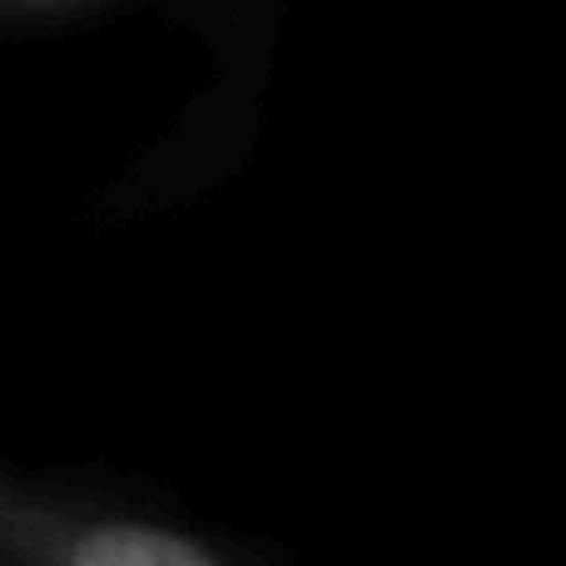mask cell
Wrapping results in <instances>:
<instances>
[{"label":"cell","mask_w":566,"mask_h":566,"mask_svg":"<svg viewBox=\"0 0 566 566\" xmlns=\"http://www.w3.org/2000/svg\"><path fill=\"white\" fill-rule=\"evenodd\" d=\"M0 566H293L219 522L75 468L0 458Z\"/></svg>","instance_id":"cell-1"}]
</instances>
